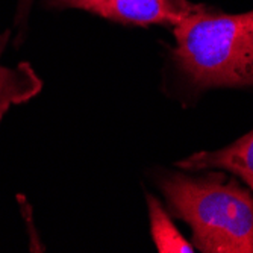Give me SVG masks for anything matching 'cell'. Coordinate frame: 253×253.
Here are the masks:
<instances>
[{"label":"cell","mask_w":253,"mask_h":253,"mask_svg":"<svg viewBox=\"0 0 253 253\" xmlns=\"http://www.w3.org/2000/svg\"><path fill=\"white\" fill-rule=\"evenodd\" d=\"M173 32V61L194 88L253 86V11L224 14L199 3Z\"/></svg>","instance_id":"6da1fadb"},{"label":"cell","mask_w":253,"mask_h":253,"mask_svg":"<svg viewBox=\"0 0 253 253\" xmlns=\"http://www.w3.org/2000/svg\"><path fill=\"white\" fill-rule=\"evenodd\" d=\"M171 214L205 253H253V194L223 173L169 174L159 182Z\"/></svg>","instance_id":"7a4b0ae2"},{"label":"cell","mask_w":253,"mask_h":253,"mask_svg":"<svg viewBox=\"0 0 253 253\" xmlns=\"http://www.w3.org/2000/svg\"><path fill=\"white\" fill-rule=\"evenodd\" d=\"M56 9H84L127 25H171L188 15L199 3L188 0H45Z\"/></svg>","instance_id":"3957f363"},{"label":"cell","mask_w":253,"mask_h":253,"mask_svg":"<svg viewBox=\"0 0 253 253\" xmlns=\"http://www.w3.org/2000/svg\"><path fill=\"white\" fill-rule=\"evenodd\" d=\"M183 170H226L243 179L253 193V129L235 143L215 152H197L177 163Z\"/></svg>","instance_id":"277c9868"},{"label":"cell","mask_w":253,"mask_h":253,"mask_svg":"<svg viewBox=\"0 0 253 253\" xmlns=\"http://www.w3.org/2000/svg\"><path fill=\"white\" fill-rule=\"evenodd\" d=\"M11 38V31L0 32V59ZM42 89V81L29 62H18L15 67L0 64V123L6 112L37 97Z\"/></svg>","instance_id":"5b68a950"},{"label":"cell","mask_w":253,"mask_h":253,"mask_svg":"<svg viewBox=\"0 0 253 253\" xmlns=\"http://www.w3.org/2000/svg\"><path fill=\"white\" fill-rule=\"evenodd\" d=\"M149 215H150V232L158 252L161 253H193V243L187 241L171 223L169 214L164 211L161 203L150 194H147Z\"/></svg>","instance_id":"8992f818"},{"label":"cell","mask_w":253,"mask_h":253,"mask_svg":"<svg viewBox=\"0 0 253 253\" xmlns=\"http://www.w3.org/2000/svg\"><path fill=\"white\" fill-rule=\"evenodd\" d=\"M35 3V0H18L17 3V14H15V25L21 29L25 28L28 17L31 14V9Z\"/></svg>","instance_id":"52a82bcc"}]
</instances>
